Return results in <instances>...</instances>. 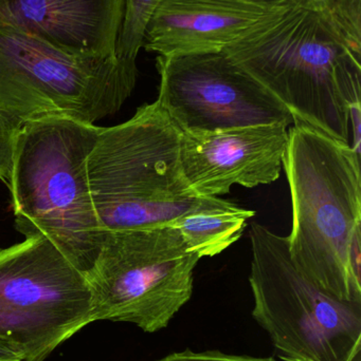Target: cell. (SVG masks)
Segmentation results:
<instances>
[{"label":"cell","mask_w":361,"mask_h":361,"mask_svg":"<svg viewBox=\"0 0 361 361\" xmlns=\"http://www.w3.org/2000/svg\"><path fill=\"white\" fill-rule=\"evenodd\" d=\"M252 317L282 361H361V302L339 300L303 275L288 237L252 223Z\"/></svg>","instance_id":"6"},{"label":"cell","mask_w":361,"mask_h":361,"mask_svg":"<svg viewBox=\"0 0 361 361\" xmlns=\"http://www.w3.org/2000/svg\"><path fill=\"white\" fill-rule=\"evenodd\" d=\"M159 2L160 0H124L116 55L119 63L137 78L138 54L143 47L148 23Z\"/></svg>","instance_id":"14"},{"label":"cell","mask_w":361,"mask_h":361,"mask_svg":"<svg viewBox=\"0 0 361 361\" xmlns=\"http://www.w3.org/2000/svg\"><path fill=\"white\" fill-rule=\"evenodd\" d=\"M201 259L173 225L107 231L85 274L95 322H129L146 333L167 328L192 297Z\"/></svg>","instance_id":"7"},{"label":"cell","mask_w":361,"mask_h":361,"mask_svg":"<svg viewBox=\"0 0 361 361\" xmlns=\"http://www.w3.org/2000/svg\"><path fill=\"white\" fill-rule=\"evenodd\" d=\"M333 2L292 1L222 53L273 93L294 121L351 145L352 111L361 106V52L335 20Z\"/></svg>","instance_id":"1"},{"label":"cell","mask_w":361,"mask_h":361,"mask_svg":"<svg viewBox=\"0 0 361 361\" xmlns=\"http://www.w3.org/2000/svg\"><path fill=\"white\" fill-rule=\"evenodd\" d=\"M282 167L292 199V262L335 298L361 302L360 154L294 121Z\"/></svg>","instance_id":"2"},{"label":"cell","mask_w":361,"mask_h":361,"mask_svg":"<svg viewBox=\"0 0 361 361\" xmlns=\"http://www.w3.org/2000/svg\"><path fill=\"white\" fill-rule=\"evenodd\" d=\"M180 137L157 101L122 124L100 127L87 175L106 233L171 225L193 212L237 205L193 190L180 162Z\"/></svg>","instance_id":"3"},{"label":"cell","mask_w":361,"mask_h":361,"mask_svg":"<svg viewBox=\"0 0 361 361\" xmlns=\"http://www.w3.org/2000/svg\"><path fill=\"white\" fill-rule=\"evenodd\" d=\"M158 361H279L275 357H254L249 355H235L220 351L193 352L184 350L165 356Z\"/></svg>","instance_id":"17"},{"label":"cell","mask_w":361,"mask_h":361,"mask_svg":"<svg viewBox=\"0 0 361 361\" xmlns=\"http://www.w3.org/2000/svg\"><path fill=\"white\" fill-rule=\"evenodd\" d=\"M290 2L271 6L245 0H160L142 48L162 57L222 53Z\"/></svg>","instance_id":"11"},{"label":"cell","mask_w":361,"mask_h":361,"mask_svg":"<svg viewBox=\"0 0 361 361\" xmlns=\"http://www.w3.org/2000/svg\"><path fill=\"white\" fill-rule=\"evenodd\" d=\"M124 0H0V18L72 54L116 57Z\"/></svg>","instance_id":"12"},{"label":"cell","mask_w":361,"mask_h":361,"mask_svg":"<svg viewBox=\"0 0 361 361\" xmlns=\"http://www.w3.org/2000/svg\"><path fill=\"white\" fill-rule=\"evenodd\" d=\"M332 13L348 42L361 52V0H334Z\"/></svg>","instance_id":"16"},{"label":"cell","mask_w":361,"mask_h":361,"mask_svg":"<svg viewBox=\"0 0 361 361\" xmlns=\"http://www.w3.org/2000/svg\"><path fill=\"white\" fill-rule=\"evenodd\" d=\"M0 361H23V357L10 343L0 338Z\"/></svg>","instance_id":"18"},{"label":"cell","mask_w":361,"mask_h":361,"mask_svg":"<svg viewBox=\"0 0 361 361\" xmlns=\"http://www.w3.org/2000/svg\"><path fill=\"white\" fill-rule=\"evenodd\" d=\"M254 214L235 205L228 209L193 212L171 225L179 231L189 250L201 258L214 257L239 241Z\"/></svg>","instance_id":"13"},{"label":"cell","mask_w":361,"mask_h":361,"mask_svg":"<svg viewBox=\"0 0 361 361\" xmlns=\"http://www.w3.org/2000/svg\"><path fill=\"white\" fill-rule=\"evenodd\" d=\"M245 1L256 2V4H271V6H283L290 0H245Z\"/></svg>","instance_id":"19"},{"label":"cell","mask_w":361,"mask_h":361,"mask_svg":"<svg viewBox=\"0 0 361 361\" xmlns=\"http://www.w3.org/2000/svg\"><path fill=\"white\" fill-rule=\"evenodd\" d=\"M99 130L61 118L23 125L8 188L17 231L25 239L46 238L84 274L93 269L106 235L87 175Z\"/></svg>","instance_id":"4"},{"label":"cell","mask_w":361,"mask_h":361,"mask_svg":"<svg viewBox=\"0 0 361 361\" xmlns=\"http://www.w3.org/2000/svg\"><path fill=\"white\" fill-rule=\"evenodd\" d=\"M159 105L182 133L294 123L285 106L223 53L157 56Z\"/></svg>","instance_id":"9"},{"label":"cell","mask_w":361,"mask_h":361,"mask_svg":"<svg viewBox=\"0 0 361 361\" xmlns=\"http://www.w3.org/2000/svg\"><path fill=\"white\" fill-rule=\"evenodd\" d=\"M136 82L116 57L66 52L0 18V112L20 126L47 118L95 125L121 109Z\"/></svg>","instance_id":"5"},{"label":"cell","mask_w":361,"mask_h":361,"mask_svg":"<svg viewBox=\"0 0 361 361\" xmlns=\"http://www.w3.org/2000/svg\"><path fill=\"white\" fill-rule=\"evenodd\" d=\"M23 126L0 112V180L10 188L17 142Z\"/></svg>","instance_id":"15"},{"label":"cell","mask_w":361,"mask_h":361,"mask_svg":"<svg viewBox=\"0 0 361 361\" xmlns=\"http://www.w3.org/2000/svg\"><path fill=\"white\" fill-rule=\"evenodd\" d=\"M93 322L86 276L54 244L28 238L0 250V338L23 361H44Z\"/></svg>","instance_id":"8"},{"label":"cell","mask_w":361,"mask_h":361,"mask_svg":"<svg viewBox=\"0 0 361 361\" xmlns=\"http://www.w3.org/2000/svg\"><path fill=\"white\" fill-rule=\"evenodd\" d=\"M286 123L208 133H182L180 162L195 192L220 197L233 185L254 188L280 178L288 141Z\"/></svg>","instance_id":"10"}]
</instances>
